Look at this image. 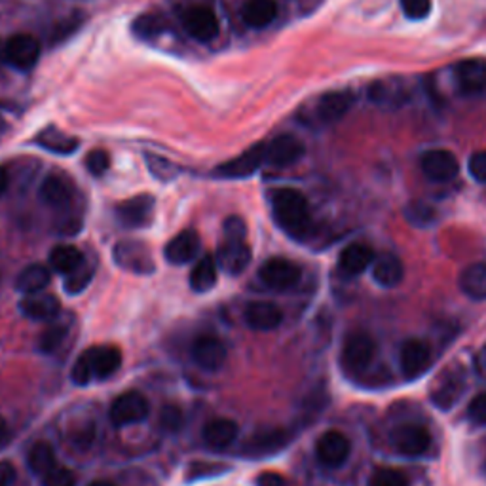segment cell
Returning <instances> with one entry per match:
<instances>
[{
	"label": "cell",
	"instance_id": "obj_16",
	"mask_svg": "<svg viewBox=\"0 0 486 486\" xmlns=\"http://www.w3.org/2000/svg\"><path fill=\"white\" fill-rule=\"evenodd\" d=\"M304 152H306V149H304V143L298 137L283 133L267 143V164L274 168H289L296 164Z\"/></svg>",
	"mask_w": 486,
	"mask_h": 486
},
{
	"label": "cell",
	"instance_id": "obj_3",
	"mask_svg": "<svg viewBox=\"0 0 486 486\" xmlns=\"http://www.w3.org/2000/svg\"><path fill=\"white\" fill-rule=\"evenodd\" d=\"M112 258L116 265L122 270H128L131 274H152L156 270L152 253L149 246H145L143 241H135V239H124L114 246Z\"/></svg>",
	"mask_w": 486,
	"mask_h": 486
},
{
	"label": "cell",
	"instance_id": "obj_2",
	"mask_svg": "<svg viewBox=\"0 0 486 486\" xmlns=\"http://www.w3.org/2000/svg\"><path fill=\"white\" fill-rule=\"evenodd\" d=\"M225 239L217 249V267L228 274V276H239L241 272H246L248 267L251 265L253 251L248 243V234L241 232H222Z\"/></svg>",
	"mask_w": 486,
	"mask_h": 486
},
{
	"label": "cell",
	"instance_id": "obj_13",
	"mask_svg": "<svg viewBox=\"0 0 486 486\" xmlns=\"http://www.w3.org/2000/svg\"><path fill=\"white\" fill-rule=\"evenodd\" d=\"M420 168L425 177L435 182L452 180L460 171V164L456 156L451 151H444V149L425 151L420 158Z\"/></svg>",
	"mask_w": 486,
	"mask_h": 486
},
{
	"label": "cell",
	"instance_id": "obj_44",
	"mask_svg": "<svg viewBox=\"0 0 486 486\" xmlns=\"http://www.w3.org/2000/svg\"><path fill=\"white\" fill-rule=\"evenodd\" d=\"M399 3L403 14L413 19V22L425 19L432 12V0H399Z\"/></svg>",
	"mask_w": 486,
	"mask_h": 486
},
{
	"label": "cell",
	"instance_id": "obj_33",
	"mask_svg": "<svg viewBox=\"0 0 486 486\" xmlns=\"http://www.w3.org/2000/svg\"><path fill=\"white\" fill-rule=\"evenodd\" d=\"M36 143L43 149H46L53 154H61V156H69V154L76 152V149L80 147L78 139H74L63 131H59L55 128H48L44 131H40L36 135Z\"/></svg>",
	"mask_w": 486,
	"mask_h": 486
},
{
	"label": "cell",
	"instance_id": "obj_31",
	"mask_svg": "<svg viewBox=\"0 0 486 486\" xmlns=\"http://www.w3.org/2000/svg\"><path fill=\"white\" fill-rule=\"evenodd\" d=\"M465 390V380L463 374H449L447 378H442L439 386L435 388V392L432 394L433 404L441 411H449L452 404L462 397Z\"/></svg>",
	"mask_w": 486,
	"mask_h": 486
},
{
	"label": "cell",
	"instance_id": "obj_50",
	"mask_svg": "<svg viewBox=\"0 0 486 486\" xmlns=\"http://www.w3.org/2000/svg\"><path fill=\"white\" fill-rule=\"evenodd\" d=\"M255 484L257 486H287V481H286V477L279 475V473L265 471V473H260L255 479Z\"/></svg>",
	"mask_w": 486,
	"mask_h": 486
},
{
	"label": "cell",
	"instance_id": "obj_24",
	"mask_svg": "<svg viewBox=\"0 0 486 486\" xmlns=\"http://www.w3.org/2000/svg\"><path fill=\"white\" fill-rule=\"evenodd\" d=\"M40 199L55 209L67 208L73 199L71 182L63 175H48L43 180V185H40Z\"/></svg>",
	"mask_w": 486,
	"mask_h": 486
},
{
	"label": "cell",
	"instance_id": "obj_8",
	"mask_svg": "<svg viewBox=\"0 0 486 486\" xmlns=\"http://www.w3.org/2000/svg\"><path fill=\"white\" fill-rule=\"evenodd\" d=\"M392 447L407 458L423 456L432 447V435L430 432L416 423H404L395 428L390 435Z\"/></svg>",
	"mask_w": 486,
	"mask_h": 486
},
{
	"label": "cell",
	"instance_id": "obj_40",
	"mask_svg": "<svg viewBox=\"0 0 486 486\" xmlns=\"http://www.w3.org/2000/svg\"><path fill=\"white\" fill-rule=\"evenodd\" d=\"M286 442H287V432L270 430V432H260L253 441V447L262 452H270L279 451Z\"/></svg>",
	"mask_w": 486,
	"mask_h": 486
},
{
	"label": "cell",
	"instance_id": "obj_5",
	"mask_svg": "<svg viewBox=\"0 0 486 486\" xmlns=\"http://www.w3.org/2000/svg\"><path fill=\"white\" fill-rule=\"evenodd\" d=\"M376 355V342L371 335L355 331L352 333L342 346V364L346 371L359 373L373 363Z\"/></svg>",
	"mask_w": 486,
	"mask_h": 486
},
{
	"label": "cell",
	"instance_id": "obj_17",
	"mask_svg": "<svg viewBox=\"0 0 486 486\" xmlns=\"http://www.w3.org/2000/svg\"><path fill=\"white\" fill-rule=\"evenodd\" d=\"M316 454L321 463L329 465V468H338L350 456V441L336 430L326 432L316 442Z\"/></svg>",
	"mask_w": 486,
	"mask_h": 486
},
{
	"label": "cell",
	"instance_id": "obj_1",
	"mask_svg": "<svg viewBox=\"0 0 486 486\" xmlns=\"http://www.w3.org/2000/svg\"><path fill=\"white\" fill-rule=\"evenodd\" d=\"M272 217L276 225L291 238H306L314 220L306 196L296 189H276L270 192Z\"/></svg>",
	"mask_w": 486,
	"mask_h": 486
},
{
	"label": "cell",
	"instance_id": "obj_49",
	"mask_svg": "<svg viewBox=\"0 0 486 486\" xmlns=\"http://www.w3.org/2000/svg\"><path fill=\"white\" fill-rule=\"evenodd\" d=\"M468 413L475 423H481V425L486 423V392L473 397V401L470 403Z\"/></svg>",
	"mask_w": 486,
	"mask_h": 486
},
{
	"label": "cell",
	"instance_id": "obj_26",
	"mask_svg": "<svg viewBox=\"0 0 486 486\" xmlns=\"http://www.w3.org/2000/svg\"><path fill=\"white\" fill-rule=\"evenodd\" d=\"M201 435H204L208 447L215 451H222L230 447V444L236 441L238 423L228 418H217L204 425V432H201Z\"/></svg>",
	"mask_w": 486,
	"mask_h": 486
},
{
	"label": "cell",
	"instance_id": "obj_20",
	"mask_svg": "<svg viewBox=\"0 0 486 486\" xmlns=\"http://www.w3.org/2000/svg\"><path fill=\"white\" fill-rule=\"evenodd\" d=\"M243 317H246L248 327L253 331H274L281 326L283 314L281 310L272 302L267 300H257L251 302L246 306V312H243Z\"/></svg>",
	"mask_w": 486,
	"mask_h": 486
},
{
	"label": "cell",
	"instance_id": "obj_39",
	"mask_svg": "<svg viewBox=\"0 0 486 486\" xmlns=\"http://www.w3.org/2000/svg\"><path fill=\"white\" fill-rule=\"evenodd\" d=\"M404 217H407L411 225L423 228L430 227L435 220V211L428 204H423V201H413V204L404 208Z\"/></svg>",
	"mask_w": 486,
	"mask_h": 486
},
{
	"label": "cell",
	"instance_id": "obj_28",
	"mask_svg": "<svg viewBox=\"0 0 486 486\" xmlns=\"http://www.w3.org/2000/svg\"><path fill=\"white\" fill-rule=\"evenodd\" d=\"M373 277L380 287H397L404 277L403 262L395 255H382L373 262Z\"/></svg>",
	"mask_w": 486,
	"mask_h": 486
},
{
	"label": "cell",
	"instance_id": "obj_41",
	"mask_svg": "<svg viewBox=\"0 0 486 486\" xmlns=\"http://www.w3.org/2000/svg\"><path fill=\"white\" fill-rule=\"evenodd\" d=\"M145 160H147L151 173L156 179L166 182V180H171V179L177 177V168L171 164V161H168L166 158H160V156H154V154H147Z\"/></svg>",
	"mask_w": 486,
	"mask_h": 486
},
{
	"label": "cell",
	"instance_id": "obj_48",
	"mask_svg": "<svg viewBox=\"0 0 486 486\" xmlns=\"http://www.w3.org/2000/svg\"><path fill=\"white\" fill-rule=\"evenodd\" d=\"M470 175L477 182H486V151H479L470 158Z\"/></svg>",
	"mask_w": 486,
	"mask_h": 486
},
{
	"label": "cell",
	"instance_id": "obj_10",
	"mask_svg": "<svg viewBox=\"0 0 486 486\" xmlns=\"http://www.w3.org/2000/svg\"><path fill=\"white\" fill-rule=\"evenodd\" d=\"M156 199L151 194L133 196L116 208V217L124 228H145L154 217Z\"/></svg>",
	"mask_w": 486,
	"mask_h": 486
},
{
	"label": "cell",
	"instance_id": "obj_45",
	"mask_svg": "<svg viewBox=\"0 0 486 486\" xmlns=\"http://www.w3.org/2000/svg\"><path fill=\"white\" fill-rule=\"evenodd\" d=\"M71 378H73V382L76 384V386H88V384L95 378L90 357H88L86 352L76 359L73 373H71Z\"/></svg>",
	"mask_w": 486,
	"mask_h": 486
},
{
	"label": "cell",
	"instance_id": "obj_19",
	"mask_svg": "<svg viewBox=\"0 0 486 486\" xmlns=\"http://www.w3.org/2000/svg\"><path fill=\"white\" fill-rule=\"evenodd\" d=\"M354 105V95L350 92H327L317 99L316 116L321 124H335L348 114Z\"/></svg>",
	"mask_w": 486,
	"mask_h": 486
},
{
	"label": "cell",
	"instance_id": "obj_42",
	"mask_svg": "<svg viewBox=\"0 0 486 486\" xmlns=\"http://www.w3.org/2000/svg\"><path fill=\"white\" fill-rule=\"evenodd\" d=\"M369 486H409V481L397 470L380 468L373 473Z\"/></svg>",
	"mask_w": 486,
	"mask_h": 486
},
{
	"label": "cell",
	"instance_id": "obj_21",
	"mask_svg": "<svg viewBox=\"0 0 486 486\" xmlns=\"http://www.w3.org/2000/svg\"><path fill=\"white\" fill-rule=\"evenodd\" d=\"M201 248V241L198 232L194 230H182L180 234H177L164 249L166 260L173 267H182L189 265L190 260L196 258L198 251Z\"/></svg>",
	"mask_w": 486,
	"mask_h": 486
},
{
	"label": "cell",
	"instance_id": "obj_30",
	"mask_svg": "<svg viewBox=\"0 0 486 486\" xmlns=\"http://www.w3.org/2000/svg\"><path fill=\"white\" fill-rule=\"evenodd\" d=\"M52 281V272L48 267L31 265L15 279V289L24 295L43 293Z\"/></svg>",
	"mask_w": 486,
	"mask_h": 486
},
{
	"label": "cell",
	"instance_id": "obj_38",
	"mask_svg": "<svg viewBox=\"0 0 486 486\" xmlns=\"http://www.w3.org/2000/svg\"><path fill=\"white\" fill-rule=\"evenodd\" d=\"M67 336V327L63 323H53L43 335L38 338V350L43 354H53L61 344H63Z\"/></svg>",
	"mask_w": 486,
	"mask_h": 486
},
{
	"label": "cell",
	"instance_id": "obj_54",
	"mask_svg": "<svg viewBox=\"0 0 486 486\" xmlns=\"http://www.w3.org/2000/svg\"><path fill=\"white\" fill-rule=\"evenodd\" d=\"M90 486H116V484L111 482V481H95V482H92Z\"/></svg>",
	"mask_w": 486,
	"mask_h": 486
},
{
	"label": "cell",
	"instance_id": "obj_34",
	"mask_svg": "<svg viewBox=\"0 0 486 486\" xmlns=\"http://www.w3.org/2000/svg\"><path fill=\"white\" fill-rule=\"evenodd\" d=\"M50 268L57 274L69 276L71 272L78 270L84 265V255L83 251H78L74 246H57L50 253Z\"/></svg>",
	"mask_w": 486,
	"mask_h": 486
},
{
	"label": "cell",
	"instance_id": "obj_12",
	"mask_svg": "<svg viewBox=\"0 0 486 486\" xmlns=\"http://www.w3.org/2000/svg\"><path fill=\"white\" fill-rule=\"evenodd\" d=\"M454 83L458 92L465 97H479L486 93V61H462L454 69Z\"/></svg>",
	"mask_w": 486,
	"mask_h": 486
},
{
	"label": "cell",
	"instance_id": "obj_52",
	"mask_svg": "<svg viewBox=\"0 0 486 486\" xmlns=\"http://www.w3.org/2000/svg\"><path fill=\"white\" fill-rule=\"evenodd\" d=\"M6 189H8V173L6 170L0 168V196L6 192Z\"/></svg>",
	"mask_w": 486,
	"mask_h": 486
},
{
	"label": "cell",
	"instance_id": "obj_22",
	"mask_svg": "<svg viewBox=\"0 0 486 486\" xmlns=\"http://www.w3.org/2000/svg\"><path fill=\"white\" fill-rule=\"evenodd\" d=\"M374 253L367 246V243H350L348 248H344L338 257V270L344 276H361L369 267H373Z\"/></svg>",
	"mask_w": 486,
	"mask_h": 486
},
{
	"label": "cell",
	"instance_id": "obj_53",
	"mask_svg": "<svg viewBox=\"0 0 486 486\" xmlns=\"http://www.w3.org/2000/svg\"><path fill=\"white\" fill-rule=\"evenodd\" d=\"M6 432H8V425H6L5 418H3V416H0V441H3V439L6 437Z\"/></svg>",
	"mask_w": 486,
	"mask_h": 486
},
{
	"label": "cell",
	"instance_id": "obj_18",
	"mask_svg": "<svg viewBox=\"0 0 486 486\" xmlns=\"http://www.w3.org/2000/svg\"><path fill=\"white\" fill-rule=\"evenodd\" d=\"M430 361H432V350L423 340L411 338L401 346L399 363H401L403 373L409 378L422 374L430 367Z\"/></svg>",
	"mask_w": 486,
	"mask_h": 486
},
{
	"label": "cell",
	"instance_id": "obj_6",
	"mask_svg": "<svg viewBox=\"0 0 486 486\" xmlns=\"http://www.w3.org/2000/svg\"><path fill=\"white\" fill-rule=\"evenodd\" d=\"M151 404L147 397L139 392H126L114 399L111 404V422L118 428H124V425H133L141 423L149 418Z\"/></svg>",
	"mask_w": 486,
	"mask_h": 486
},
{
	"label": "cell",
	"instance_id": "obj_7",
	"mask_svg": "<svg viewBox=\"0 0 486 486\" xmlns=\"http://www.w3.org/2000/svg\"><path fill=\"white\" fill-rule=\"evenodd\" d=\"M258 277L267 287L274 291H287L300 281L302 270L293 260L274 257L260 267Z\"/></svg>",
	"mask_w": 486,
	"mask_h": 486
},
{
	"label": "cell",
	"instance_id": "obj_15",
	"mask_svg": "<svg viewBox=\"0 0 486 486\" xmlns=\"http://www.w3.org/2000/svg\"><path fill=\"white\" fill-rule=\"evenodd\" d=\"M182 27L198 43H211L219 34V19L208 6H192L182 15Z\"/></svg>",
	"mask_w": 486,
	"mask_h": 486
},
{
	"label": "cell",
	"instance_id": "obj_11",
	"mask_svg": "<svg viewBox=\"0 0 486 486\" xmlns=\"http://www.w3.org/2000/svg\"><path fill=\"white\" fill-rule=\"evenodd\" d=\"M192 361L208 373L219 371L227 363V346L215 335H199L192 344Z\"/></svg>",
	"mask_w": 486,
	"mask_h": 486
},
{
	"label": "cell",
	"instance_id": "obj_43",
	"mask_svg": "<svg viewBox=\"0 0 486 486\" xmlns=\"http://www.w3.org/2000/svg\"><path fill=\"white\" fill-rule=\"evenodd\" d=\"M160 423L164 430L177 433L185 425V414H182L177 404H166L160 413Z\"/></svg>",
	"mask_w": 486,
	"mask_h": 486
},
{
	"label": "cell",
	"instance_id": "obj_4",
	"mask_svg": "<svg viewBox=\"0 0 486 486\" xmlns=\"http://www.w3.org/2000/svg\"><path fill=\"white\" fill-rule=\"evenodd\" d=\"M413 88L404 78L392 76L374 80L369 86V99L380 109H401L411 101Z\"/></svg>",
	"mask_w": 486,
	"mask_h": 486
},
{
	"label": "cell",
	"instance_id": "obj_27",
	"mask_svg": "<svg viewBox=\"0 0 486 486\" xmlns=\"http://www.w3.org/2000/svg\"><path fill=\"white\" fill-rule=\"evenodd\" d=\"M277 17L276 0H246L241 8V19L251 29H265Z\"/></svg>",
	"mask_w": 486,
	"mask_h": 486
},
{
	"label": "cell",
	"instance_id": "obj_14",
	"mask_svg": "<svg viewBox=\"0 0 486 486\" xmlns=\"http://www.w3.org/2000/svg\"><path fill=\"white\" fill-rule=\"evenodd\" d=\"M40 43L33 34H14L5 46V57L17 71H29L40 57Z\"/></svg>",
	"mask_w": 486,
	"mask_h": 486
},
{
	"label": "cell",
	"instance_id": "obj_47",
	"mask_svg": "<svg viewBox=\"0 0 486 486\" xmlns=\"http://www.w3.org/2000/svg\"><path fill=\"white\" fill-rule=\"evenodd\" d=\"M43 486H76V475L67 468H55L43 477Z\"/></svg>",
	"mask_w": 486,
	"mask_h": 486
},
{
	"label": "cell",
	"instance_id": "obj_25",
	"mask_svg": "<svg viewBox=\"0 0 486 486\" xmlns=\"http://www.w3.org/2000/svg\"><path fill=\"white\" fill-rule=\"evenodd\" d=\"M93 376L99 380H107L111 378L122 364V352L116 346H93L86 350Z\"/></svg>",
	"mask_w": 486,
	"mask_h": 486
},
{
	"label": "cell",
	"instance_id": "obj_51",
	"mask_svg": "<svg viewBox=\"0 0 486 486\" xmlns=\"http://www.w3.org/2000/svg\"><path fill=\"white\" fill-rule=\"evenodd\" d=\"M15 481V468L12 462H0V486H10Z\"/></svg>",
	"mask_w": 486,
	"mask_h": 486
},
{
	"label": "cell",
	"instance_id": "obj_37",
	"mask_svg": "<svg viewBox=\"0 0 486 486\" xmlns=\"http://www.w3.org/2000/svg\"><path fill=\"white\" fill-rule=\"evenodd\" d=\"M93 279V268L88 267L86 262L83 267H80L78 270L71 272L69 276H65V283H63V289L67 295L71 296H76L83 293L84 289H88V286L92 283Z\"/></svg>",
	"mask_w": 486,
	"mask_h": 486
},
{
	"label": "cell",
	"instance_id": "obj_46",
	"mask_svg": "<svg viewBox=\"0 0 486 486\" xmlns=\"http://www.w3.org/2000/svg\"><path fill=\"white\" fill-rule=\"evenodd\" d=\"M86 168L95 177L105 175L111 168V156L105 151H92L86 156Z\"/></svg>",
	"mask_w": 486,
	"mask_h": 486
},
{
	"label": "cell",
	"instance_id": "obj_36",
	"mask_svg": "<svg viewBox=\"0 0 486 486\" xmlns=\"http://www.w3.org/2000/svg\"><path fill=\"white\" fill-rule=\"evenodd\" d=\"M29 468L34 475H40L44 477L48 471H52L55 465H57V460H55V451L50 442L46 441H40L36 442L34 447L31 449L29 452Z\"/></svg>",
	"mask_w": 486,
	"mask_h": 486
},
{
	"label": "cell",
	"instance_id": "obj_32",
	"mask_svg": "<svg viewBox=\"0 0 486 486\" xmlns=\"http://www.w3.org/2000/svg\"><path fill=\"white\" fill-rule=\"evenodd\" d=\"M217 277H219V267L217 260L211 255H206L204 258H199L196 262V267L190 272V287L196 293H208L217 286Z\"/></svg>",
	"mask_w": 486,
	"mask_h": 486
},
{
	"label": "cell",
	"instance_id": "obj_9",
	"mask_svg": "<svg viewBox=\"0 0 486 486\" xmlns=\"http://www.w3.org/2000/svg\"><path fill=\"white\" fill-rule=\"evenodd\" d=\"M267 161V143H257L246 152L225 161L215 170L217 177L222 179H246L251 177Z\"/></svg>",
	"mask_w": 486,
	"mask_h": 486
},
{
	"label": "cell",
	"instance_id": "obj_29",
	"mask_svg": "<svg viewBox=\"0 0 486 486\" xmlns=\"http://www.w3.org/2000/svg\"><path fill=\"white\" fill-rule=\"evenodd\" d=\"M460 289L473 300H486V262H475L460 274Z\"/></svg>",
	"mask_w": 486,
	"mask_h": 486
},
{
	"label": "cell",
	"instance_id": "obj_23",
	"mask_svg": "<svg viewBox=\"0 0 486 486\" xmlns=\"http://www.w3.org/2000/svg\"><path fill=\"white\" fill-rule=\"evenodd\" d=\"M19 310H22V314L33 321H52L59 316L61 302L53 295L36 293V295H27L22 302H19Z\"/></svg>",
	"mask_w": 486,
	"mask_h": 486
},
{
	"label": "cell",
	"instance_id": "obj_35",
	"mask_svg": "<svg viewBox=\"0 0 486 486\" xmlns=\"http://www.w3.org/2000/svg\"><path fill=\"white\" fill-rule=\"evenodd\" d=\"M170 29L168 19L161 14H141L131 24V31L141 40H154Z\"/></svg>",
	"mask_w": 486,
	"mask_h": 486
}]
</instances>
